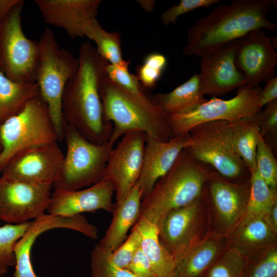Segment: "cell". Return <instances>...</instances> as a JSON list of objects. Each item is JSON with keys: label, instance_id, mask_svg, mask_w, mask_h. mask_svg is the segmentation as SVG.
Instances as JSON below:
<instances>
[{"label": "cell", "instance_id": "cell-1", "mask_svg": "<svg viewBox=\"0 0 277 277\" xmlns=\"http://www.w3.org/2000/svg\"><path fill=\"white\" fill-rule=\"evenodd\" d=\"M78 59L77 71L63 91V115L67 124L89 141L104 144L109 142L113 130L112 123L105 115L99 93L108 63L88 42L81 44Z\"/></svg>", "mask_w": 277, "mask_h": 277}, {"label": "cell", "instance_id": "cell-2", "mask_svg": "<svg viewBox=\"0 0 277 277\" xmlns=\"http://www.w3.org/2000/svg\"><path fill=\"white\" fill-rule=\"evenodd\" d=\"M274 2L233 0L214 7L189 28L183 54L202 57L253 30H276V24L267 18Z\"/></svg>", "mask_w": 277, "mask_h": 277}, {"label": "cell", "instance_id": "cell-3", "mask_svg": "<svg viewBox=\"0 0 277 277\" xmlns=\"http://www.w3.org/2000/svg\"><path fill=\"white\" fill-rule=\"evenodd\" d=\"M213 171L183 149L170 170L142 199L139 218H144L159 228L169 212L190 203L202 194Z\"/></svg>", "mask_w": 277, "mask_h": 277}, {"label": "cell", "instance_id": "cell-4", "mask_svg": "<svg viewBox=\"0 0 277 277\" xmlns=\"http://www.w3.org/2000/svg\"><path fill=\"white\" fill-rule=\"evenodd\" d=\"M99 93L105 115L113 124L109 142L113 145L125 134L142 131L152 138L166 142L172 138L168 114L157 105L146 103L103 76Z\"/></svg>", "mask_w": 277, "mask_h": 277}, {"label": "cell", "instance_id": "cell-5", "mask_svg": "<svg viewBox=\"0 0 277 277\" xmlns=\"http://www.w3.org/2000/svg\"><path fill=\"white\" fill-rule=\"evenodd\" d=\"M37 43L39 64L35 83L49 108L58 141H62L67 125L62 113L63 93L66 84L77 71L78 59L70 51L59 47L49 28L44 30Z\"/></svg>", "mask_w": 277, "mask_h": 277}, {"label": "cell", "instance_id": "cell-6", "mask_svg": "<svg viewBox=\"0 0 277 277\" xmlns=\"http://www.w3.org/2000/svg\"><path fill=\"white\" fill-rule=\"evenodd\" d=\"M184 149L194 159L230 181L250 178L248 167L233 147L229 123H203L191 128Z\"/></svg>", "mask_w": 277, "mask_h": 277}, {"label": "cell", "instance_id": "cell-7", "mask_svg": "<svg viewBox=\"0 0 277 277\" xmlns=\"http://www.w3.org/2000/svg\"><path fill=\"white\" fill-rule=\"evenodd\" d=\"M58 141L47 105L38 94L16 114L0 124V174L10 160L25 149Z\"/></svg>", "mask_w": 277, "mask_h": 277}, {"label": "cell", "instance_id": "cell-8", "mask_svg": "<svg viewBox=\"0 0 277 277\" xmlns=\"http://www.w3.org/2000/svg\"><path fill=\"white\" fill-rule=\"evenodd\" d=\"M64 138L66 153L54 189L79 190L101 181L113 145L92 143L68 124Z\"/></svg>", "mask_w": 277, "mask_h": 277}, {"label": "cell", "instance_id": "cell-9", "mask_svg": "<svg viewBox=\"0 0 277 277\" xmlns=\"http://www.w3.org/2000/svg\"><path fill=\"white\" fill-rule=\"evenodd\" d=\"M24 2L0 18V71L14 82L30 84L36 81L39 51L37 42L27 38L22 30Z\"/></svg>", "mask_w": 277, "mask_h": 277}, {"label": "cell", "instance_id": "cell-10", "mask_svg": "<svg viewBox=\"0 0 277 277\" xmlns=\"http://www.w3.org/2000/svg\"><path fill=\"white\" fill-rule=\"evenodd\" d=\"M262 88L245 85L238 89L229 100L215 96L184 112L168 114L173 136L189 133L194 126L206 122L222 121L229 123L257 114L261 110L259 101Z\"/></svg>", "mask_w": 277, "mask_h": 277}, {"label": "cell", "instance_id": "cell-11", "mask_svg": "<svg viewBox=\"0 0 277 277\" xmlns=\"http://www.w3.org/2000/svg\"><path fill=\"white\" fill-rule=\"evenodd\" d=\"M159 230L160 242L174 260L205 238L212 230L204 189L190 203L169 212Z\"/></svg>", "mask_w": 277, "mask_h": 277}, {"label": "cell", "instance_id": "cell-12", "mask_svg": "<svg viewBox=\"0 0 277 277\" xmlns=\"http://www.w3.org/2000/svg\"><path fill=\"white\" fill-rule=\"evenodd\" d=\"M211 230L227 237L245 213L250 192L249 179L232 181L214 171L204 186Z\"/></svg>", "mask_w": 277, "mask_h": 277}, {"label": "cell", "instance_id": "cell-13", "mask_svg": "<svg viewBox=\"0 0 277 277\" xmlns=\"http://www.w3.org/2000/svg\"><path fill=\"white\" fill-rule=\"evenodd\" d=\"M52 185L0 177V220L18 224L44 215L50 203Z\"/></svg>", "mask_w": 277, "mask_h": 277}, {"label": "cell", "instance_id": "cell-14", "mask_svg": "<svg viewBox=\"0 0 277 277\" xmlns=\"http://www.w3.org/2000/svg\"><path fill=\"white\" fill-rule=\"evenodd\" d=\"M146 134L127 133L110 152L102 180L110 183L115 203L122 202L136 184L142 169Z\"/></svg>", "mask_w": 277, "mask_h": 277}, {"label": "cell", "instance_id": "cell-15", "mask_svg": "<svg viewBox=\"0 0 277 277\" xmlns=\"http://www.w3.org/2000/svg\"><path fill=\"white\" fill-rule=\"evenodd\" d=\"M64 158L57 142L28 148L10 160L2 174L30 183L53 186L58 178Z\"/></svg>", "mask_w": 277, "mask_h": 277}, {"label": "cell", "instance_id": "cell-16", "mask_svg": "<svg viewBox=\"0 0 277 277\" xmlns=\"http://www.w3.org/2000/svg\"><path fill=\"white\" fill-rule=\"evenodd\" d=\"M239 39L231 42L201 57L200 80L203 95H224L246 85L236 64Z\"/></svg>", "mask_w": 277, "mask_h": 277}, {"label": "cell", "instance_id": "cell-17", "mask_svg": "<svg viewBox=\"0 0 277 277\" xmlns=\"http://www.w3.org/2000/svg\"><path fill=\"white\" fill-rule=\"evenodd\" d=\"M236 64L246 85L254 88L275 76L277 52L272 38L262 29L251 31L239 39Z\"/></svg>", "mask_w": 277, "mask_h": 277}, {"label": "cell", "instance_id": "cell-18", "mask_svg": "<svg viewBox=\"0 0 277 277\" xmlns=\"http://www.w3.org/2000/svg\"><path fill=\"white\" fill-rule=\"evenodd\" d=\"M114 189L109 182L102 180L87 187L76 190L54 189L47 209L48 214L55 216H72L84 212L104 209L112 213Z\"/></svg>", "mask_w": 277, "mask_h": 277}, {"label": "cell", "instance_id": "cell-19", "mask_svg": "<svg viewBox=\"0 0 277 277\" xmlns=\"http://www.w3.org/2000/svg\"><path fill=\"white\" fill-rule=\"evenodd\" d=\"M44 22L64 29L71 38L84 36L88 23L96 19L101 0H35Z\"/></svg>", "mask_w": 277, "mask_h": 277}, {"label": "cell", "instance_id": "cell-20", "mask_svg": "<svg viewBox=\"0 0 277 277\" xmlns=\"http://www.w3.org/2000/svg\"><path fill=\"white\" fill-rule=\"evenodd\" d=\"M189 134L175 136L166 142L156 141L146 134L142 169L136 183L142 199L173 165L184 149Z\"/></svg>", "mask_w": 277, "mask_h": 277}, {"label": "cell", "instance_id": "cell-21", "mask_svg": "<svg viewBox=\"0 0 277 277\" xmlns=\"http://www.w3.org/2000/svg\"><path fill=\"white\" fill-rule=\"evenodd\" d=\"M228 247L226 236L210 231L174 260L175 277H201Z\"/></svg>", "mask_w": 277, "mask_h": 277}, {"label": "cell", "instance_id": "cell-22", "mask_svg": "<svg viewBox=\"0 0 277 277\" xmlns=\"http://www.w3.org/2000/svg\"><path fill=\"white\" fill-rule=\"evenodd\" d=\"M229 248L249 263L277 247V233L263 219L251 220L238 226L227 237Z\"/></svg>", "mask_w": 277, "mask_h": 277}, {"label": "cell", "instance_id": "cell-23", "mask_svg": "<svg viewBox=\"0 0 277 277\" xmlns=\"http://www.w3.org/2000/svg\"><path fill=\"white\" fill-rule=\"evenodd\" d=\"M71 219L68 216L44 214L32 221L22 237L16 243V259L13 277H39L36 275L31 260V249L37 238L46 231L56 229H69Z\"/></svg>", "mask_w": 277, "mask_h": 277}, {"label": "cell", "instance_id": "cell-24", "mask_svg": "<svg viewBox=\"0 0 277 277\" xmlns=\"http://www.w3.org/2000/svg\"><path fill=\"white\" fill-rule=\"evenodd\" d=\"M142 200L141 192L136 184L122 202L114 203L111 222L98 244L100 246L112 252L125 241L129 230L140 217Z\"/></svg>", "mask_w": 277, "mask_h": 277}, {"label": "cell", "instance_id": "cell-25", "mask_svg": "<svg viewBox=\"0 0 277 277\" xmlns=\"http://www.w3.org/2000/svg\"><path fill=\"white\" fill-rule=\"evenodd\" d=\"M134 226L141 235V248L151 264L154 277H175L174 259L160 242L157 226L142 217Z\"/></svg>", "mask_w": 277, "mask_h": 277}, {"label": "cell", "instance_id": "cell-26", "mask_svg": "<svg viewBox=\"0 0 277 277\" xmlns=\"http://www.w3.org/2000/svg\"><path fill=\"white\" fill-rule=\"evenodd\" d=\"M201 92L199 74L166 93H157L154 100L157 106L167 114L186 111L207 101Z\"/></svg>", "mask_w": 277, "mask_h": 277}, {"label": "cell", "instance_id": "cell-27", "mask_svg": "<svg viewBox=\"0 0 277 277\" xmlns=\"http://www.w3.org/2000/svg\"><path fill=\"white\" fill-rule=\"evenodd\" d=\"M256 115L229 123L233 147L248 167L250 174L256 170V151L260 133Z\"/></svg>", "mask_w": 277, "mask_h": 277}, {"label": "cell", "instance_id": "cell-28", "mask_svg": "<svg viewBox=\"0 0 277 277\" xmlns=\"http://www.w3.org/2000/svg\"><path fill=\"white\" fill-rule=\"evenodd\" d=\"M38 94L36 83H17L0 71V124L20 112L30 99Z\"/></svg>", "mask_w": 277, "mask_h": 277}, {"label": "cell", "instance_id": "cell-29", "mask_svg": "<svg viewBox=\"0 0 277 277\" xmlns=\"http://www.w3.org/2000/svg\"><path fill=\"white\" fill-rule=\"evenodd\" d=\"M84 36L93 41L100 55L109 64L128 67L130 61L123 57L118 32H109L101 26L96 19L88 23L84 29Z\"/></svg>", "mask_w": 277, "mask_h": 277}, {"label": "cell", "instance_id": "cell-30", "mask_svg": "<svg viewBox=\"0 0 277 277\" xmlns=\"http://www.w3.org/2000/svg\"><path fill=\"white\" fill-rule=\"evenodd\" d=\"M250 183L248 204L238 226L251 220L263 219L277 203V190L269 187L256 170L250 174Z\"/></svg>", "mask_w": 277, "mask_h": 277}, {"label": "cell", "instance_id": "cell-31", "mask_svg": "<svg viewBox=\"0 0 277 277\" xmlns=\"http://www.w3.org/2000/svg\"><path fill=\"white\" fill-rule=\"evenodd\" d=\"M32 222L0 226V276L7 273L9 267L16 264L14 246Z\"/></svg>", "mask_w": 277, "mask_h": 277}, {"label": "cell", "instance_id": "cell-32", "mask_svg": "<svg viewBox=\"0 0 277 277\" xmlns=\"http://www.w3.org/2000/svg\"><path fill=\"white\" fill-rule=\"evenodd\" d=\"M106 73L113 82L138 100L150 105H157L154 94L142 85L135 75L129 72L128 67L108 63Z\"/></svg>", "mask_w": 277, "mask_h": 277}, {"label": "cell", "instance_id": "cell-33", "mask_svg": "<svg viewBox=\"0 0 277 277\" xmlns=\"http://www.w3.org/2000/svg\"><path fill=\"white\" fill-rule=\"evenodd\" d=\"M248 262L229 248L201 277H245Z\"/></svg>", "mask_w": 277, "mask_h": 277}, {"label": "cell", "instance_id": "cell-34", "mask_svg": "<svg viewBox=\"0 0 277 277\" xmlns=\"http://www.w3.org/2000/svg\"><path fill=\"white\" fill-rule=\"evenodd\" d=\"M167 64L166 57L158 52L147 54L142 64L136 68V77L148 89L154 88L160 80Z\"/></svg>", "mask_w": 277, "mask_h": 277}, {"label": "cell", "instance_id": "cell-35", "mask_svg": "<svg viewBox=\"0 0 277 277\" xmlns=\"http://www.w3.org/2000/svg\"><path fill=\"white\" fill-rule=\"evenodd\" d=\"M256 171L271 189L277 190V161L273 151L262 136L256 151Z\"/></svg>", "mask_w": 277, "mask_h": 277}, {"label": "cell", "instance_id": "cell-36", "mask_svg": "<svg viewBox=\"0 0 277 277\" xmlns=\"http://www.w3.org/2000/svg\"><path fill=\"white\" fill-rule=\"evenodd\" d=\"M109 252L96 244L91 253V277H136L127 269L112 264Z\"/></svg>", "mask_w": 277, "mask_h": 277}, {"label": "cell", "instance_id": "cell-37", "mask_svg": "<svg viewBox=\"0 0 277 277\" xmlns=\"http://www.w3.org/2000/svg\"><path fill=\"white\" fill-rule=\"evenodd\" d=\"M141 235L133 226L131 233L125 241L112 252H109L110 261L116 266L127 269L136 251L141 248Z\"/></svg>", "mask_w": 277, "mask_h": 277}, {"label": "cell", "instance_id": "cell-38", "mask_svg": "<svg viewBox=\"0 0 277 277\" xmlns=\"http://www.w3.org/2000/svg\"><path fill=\"white\" fill-rule=\"evenodd\" d=\"M257 113L256 121L261 135L269 144L276 143L277 132V100H275L264 106Z\"/></svg>", "mask_w": 277, "mask_h": 277}, {"label": "cell", "instance_id": "cell-39", "mask_svg": "<svg viewBox=\"0 0 277 277\" xmlns=\"http://www.w3.org/2000/svg\"><path fill=\"white\" fill-rule=\"evenodd\" d=\"M245 277H277V247L248 262Z\"/></svg>", "mask_w": 277, "mask_h": 277}, {"label": "cell", "instance_id": "cell-40", "mask_svg": "<svg viewBox=\"0 0 277 277\" xmlns=\"http://www.w3.org/2000/svg\"><path fill=\"white\" fill-rule=\"evenodd\" d=\"M219 0H181L178 4L164 11L161 14V19L164 26L175 24L180 16L199 8L209 7L219 4Z\"/></svg>", "mask_w": 277, "mask_h": 277}, {"label": "cell", "instance_id": "cell-41", "mask_svg": "<svg viewBox=\"0 0 277 277\" xmlns=\"http://www.w3.org/2000/svg\"><path fill=\"white\" fill-rule=\"evenodd\" d=\"M127 269L136 277H154L151 264L141 248L136 251Z\"/></svg>", "mask_w": 277, "mask_h": 277}, {"label": "cell", "instance_id": "cell-42", "mask_svg": "<svg viewBox=\"0 0 277 277\" xmlns=\"http://www.w3.org/2000/svg\"><path fill=\"white\" fill-rule=\"evenodd\" d=\"M277 100V76H275L266 82L262 88L259 101V107L260 110L268 103Z\"/></svg>", "mask_w": 277, "mask_h": 277}, {"label": "cell", "instance_id": "cell-43", "mask_svg": "<svg viewBox=\"0 0 277 277\" xmlns=\"http://www.w3.org/2000/svg\"><path fill=\"white\" fill-rule=\"evenodd\" d=\"M263 219L270 228L277 233V203L272 206Z\"/></svg>", "mask_w": 277, "mask_h": 277}, {"label": "cell", "instance_id": "cell-44", "mask_svg": "<svg viewBox=\"0 0 277 277\" xmlns=\"http://www.w3.org/2000/svg\"><path fill=\"white\" fill-rule=\"evenodd\" d=\"M22 0H0V18L5 16L10 10Z\"/></svg>", "mask_w": 277, "mask_h": 277}, {"label": "cell", "instance_id": "cell-45", "mask_svg": "<svg viewBox=\"0 0 277 277\" xmlns=\"http://www.w3.org/2000/svg\"><path fill=\"white\" fill-rule=\"evenodd\" d=\"M136 2L145 12L151 13L154 9L156 1L138 0Z\"/></svg>", "mask_w": 277, "mask_h": 277}, {"label": "cell", "instance_id": "cell-46", "mask_svg": "<svg viewBox=\"0 0 277 277\" xmlns=\"http://www.w3.org/2000/svg\"><path fill=\"white\" fill-rule=\"evenodd\" d=\"M2 145H1L0 144V154H1L2 152Z\"/></svg>", "mask_w": 277, "mask_h": 277}, {"label": "cell", "instance_id": "cell-47", "mask_svg": "<svg viewBox=\"0 0 277 277\" xmlns=\"http://www.w3.org/2000/svg\"><path fill=\"white\" fill-rule=\"evenodd\" d=\"M0 225H1V222H0Z\"/></svg>", "mask_w": 277, "mask_h": 277}]
</instances>
